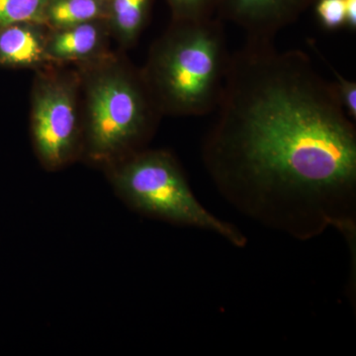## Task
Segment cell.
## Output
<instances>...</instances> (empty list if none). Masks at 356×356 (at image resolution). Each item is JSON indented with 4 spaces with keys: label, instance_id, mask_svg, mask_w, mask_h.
<instances>
[{
    "label": "cell",
    "instance_id": "13",
    "mask_svg": "<svg viewBox=\"0 0 356 356\" xmlns=\"http://www.w3.org/2000/svg\"><path fill=\"white\" fill-rule=\"evenodd\" d=\"M313 6L318 23L324 29L336 31L346 27L344 0H314Z\"/></svg>",
    "mask_w": 356,
    "mask_h": 356
},
{
    "label": "cell",
    "instance_id": "12",
    "mask_svg": "<svg viewBox=\"0 0 356 356\" xmlns=\"http://www.w3.org/2000/svg\"><path fill=\"white\" fill-rule=\"evenodd\" d=\"M308 44L310 46L312 50L315 51L316 55L320 58V60H322L323 62L327 65V67L331 70L332 72V76L334 77V81H332L334 83V88H336L337 97H339V102H341V106L348 114V116L350 117L351 120H356V83L355 81H350V79H346V76H341L339 74V70L336 69L329 62V60L325 58V56L321 53V51L318 50L317 44H316L315 41L314 40H309Z\"/></svg>",
    "mask_w": 356,
    "mask_h": 356
},
{
    "label": "cell",
    "instance_id": "6",
    "mask_svg": "<svg viewBox=\"0 0 356 356\" xmlns=\"http://www.w3.org/2000/svg\"><path fill=\"white\" fill-rule=\"evenodd\" d=\"M314 0H219L217 17L242 28L250 41L273 42Z\"/></svg>",
    "mask_w": 356,
    "mask_h": 356
},
{
    "label": "cell",
    "instance_id": "15",
    "mask_svg": "<svg viewBox=\"0 0 356 356\" xmlns=\"http://www.w3.org/2000/svg\"><path fill=\"white\" fill-rule=\"evenodd\" d=\"M346 4V27L350 31L356 29V0H344Z\"/></svg>",
    "mask_w": 356,
    "mask_h": 356
},
{
    "label": "cell",
    "instance_id": "4",
    "mask_svg": "<svg viewBox=\"0 0 356 356\" xmlns=\"http://www.w3.org/2000/svg\"><path fill=\"white\" fill-rule=\"evenodd\" d=\"M140 81L116 72L96 79L89 89L86 149L95 163L114 165L139 152L147 140L154 98Z\"/></svg>",
    "mask_w": 356,
    "mask_h": 356
},
{
    "label": "cell",
    "instance_id": "3",
    "mask_svg": "<svg viewBox=\"0 0 356 356\" xmlns=\"http://www.w3.org/2000/svg\"><path fill=\"white\" fill-rule=\"evenodd\" d=\"M110 177L117 195L140 214L213 232L235 247L247 243L235 226L214 216L199 202L179 163L168 152H136L114 163Z\"/></svg>",
    "mask_w": 356,
    "mask_h": 356
},
{
    "label": "cell",
    "instance_id": "5",
    "mask_svg": "<svg viewBox=\"0 0 356 356\" xmlns=\"http://www.w3.org/2000/svg\"><path fill=\"white\" fill-rule=\"evenodd\" d=\"M32 121L33 140L42 163L57 170L70 163L79 144L72 89L58 81L44 84L35 97Z\"/></svg>",
    "mask_w": 356,
    "mask_h": 356
},
{
    "label": "cell",
    "instance_id": "8",
    "mask_svg": "<svg viewBox=\"0 0 356 356\" xmlns=\"http://www.w3.org/2000/svg\"><path fill=\"white\" fill-rule=\"evenodd\" d=\"M102 34L91 22L64 28L47 44V54L60 60L88 58L99 48Z\"/></svg>",
    "mask_w": 356,
    "mask_h": 356
},
{
    "label": "cell",
    "instance_id": "11",
    "mask_svg": "<svg viewBox=\"0 0 356 356\" xmlns=\"http://www.w3.org/2000/svg\"><path fill=\"white\" fill-rule=\"evenodd\" d=\"M49 0H0V29L43 19Z\"/></svg>",
    "mask_w": 356,
    "mask_h": 356
},
{
    "label": "cell",
    "instance_id": "2",
    "mask_svg": "<svg viewBox=\"0 0 356 356\" xmlns=\"http://www.w3.org/2000/svg\"><path fill=\"white\" fill-rule=\"evenodd\" d=\"M229 57L219 17L177 20L154 46L145 81L159 109L205 116L219 103Z\"/></svg>",
    "mask_w": 356,
    "mask_h": 356
},
{
    "label": "cell",
    "instance_id": "9",
    "mask_svg": "<svg viewBox=\"0 0 356 356\" xmlns=\"http://www.w3.org/2000/svg\"><path fill=\"white\" fill-rule=\"evenodd\" d=\"M102 11L99 0H56L47 7L44 18L51 24L64 29L91 22Z\"/></svg>",
    "mask_w": 356,
    "mask_h": 356
},
{
    "label": "cell",
    "instance_id": "14",
    "mask_svg": "<svg viewBox=\"0 0 356 356\" xmlns=\"http://www.w3.org/2000/svg\"><path fill=\"white\" fill-rule=\"evenodd\" d=\"M177 20H201L213 17L219 0H170Z\"/></svg>",
    "mask_w": 356,
    "mask_h": 356
},
{
    "label": "cell",
    "instance_id": "1",
    "mask_svg": "<svg viewBox=\"0 0 356 356\" xmlns=\"http://www.w3.org/2000/svg\"><path fill=\"white\" fill-rule=\"evenodd\" d=\"M213 113L201 156L222 197L298 240L332 227L355 241V122L308 54L247 40Z\"/></svg>",
    "mask_w": 356,
    "mask_h": 356
},
{
    "label": "cell",
    "instance_id": "7",
    "mask_svg": "<svg viewBox=\"0 0 356 356\" xmlns=\"http://www.w3.org/2000/svg\"><path fill=\"white\" fill-rule=\"evenodd\" d=\"M47 44L38 30L29 23H19L0 29V60L14 65H30L42 62Z\"/></svg>",
    "mask_w": 356,
    "mask_h": 356
},
{
    "label": "cell",
    "instance_id": "10",
    "mask_svg": "<svg viewBox=\"0 0 356 356\" xmlns=\"http://www.w3.org/2000/svg\"><path fill=\"white\" fill-rule=\"evenodd\" d=\"M151 0H112L115 29L122 41L130 44L139 36Z\"/></svg>",
    "mask_w": 356,
    "mask_h": 356
}]
</instances>
